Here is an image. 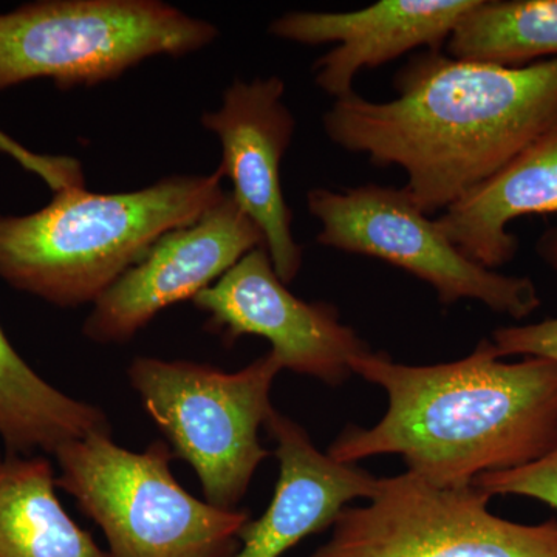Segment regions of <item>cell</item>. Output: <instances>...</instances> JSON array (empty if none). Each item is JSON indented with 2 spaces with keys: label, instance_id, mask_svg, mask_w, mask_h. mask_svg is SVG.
<instances>
[{
  "label": "cell",
  "instance_id": "277c9868",
  "mask_svg": "<svg viewBox=\"0 0 557 557\" xmlns=\"http://www.w3.org/2000/svg\"><path fill=\"white\" fill-rule=\"evenodd\" d=\"M57 485L101 528L109 557H234L249 515L190 496L171 471L170 446L121 448L100 432L57 450Z\"/></svg>",
  "mask_w": 557,
  "mask_h": 557
},
{
  "label": "cell",
  "instance_id": "7c38bea8",
  "mask_svg": "<svg viewBox=\"0 0 557 557\" xmlns=\"http://www.w3.org/2000/svg\"><path fill=\"white\" fill-rule=\"evenodd\" d=\"M480 0H381L347 13L293 11L271 22L276 38L338 44L314 64V83L336 100L354 94L355 78L409 51L442 50Z\"/></svg>",
  "mask_w": 557,
  "mask_h": 557
},
{
  "label": "cell",
  "instance_id": "2e32d148",
  "mask_svg": "<svg viewBox=\"0 0 557 557\" xmlns=\"http://www.w3.org/2000/svg\"><path fill=\"white\" fill-rule=\"evenodd\" d=\"M112 432L108 416L40 379L0 329V437L7 453L57 454L69 443Z\"/></svg>",
  "mask_w": 557,
  "mask_h": 557
},
{
  "label": "cell",
  "instance_id": "5bb4252c",
  "mask_svg": "<svg viewBox=\"0 0 557 557\" xmlns=\"http://www.w3.org/2000/svg\"><path fill=\"white\" fill-rule=\"evenodd\" d=\"M547 214H557V123L435 220L467 258L496 270L519 249L508 226Z\"/></svg>",
  "mask_w": 557,
  "mask_h": 557
},
{
  "label": "cell",
  "instance_id": "6da1fadb",
  "mask_svg": "<svg viewBox=\"0 0 557 557\" xmlns=\"http://www.w3.org/2000/svg\"><path fill=\"white\" fill-rule=\"evenodd\" d=\"M397 98L350 94L322 120L333 145L406 172L426 214L446 211L557 123V58L522 67L417 54L395 75Z\"/></svg>",
  "mask_w": 557,
  "mask_h": 557
},
{
  "label": "cell",
  "instance_id": "8fae6325",
  "mask_svg": "<svg viewBox=\"0 0 557 557\" xmlns=\"http://www.w3.org/2000/svg\"><path fill=\"white\" fill-rule=\"evenodd\" d=\"M285 83L277 76L234 81L222 106L201 123L219 138V174L230 178L234 201L262 231L265 248L285 285L302 267V247L292 234V209L281 185V164L296 120L284 102Z\"/></svg>",
  "mask_w": 557,
  "mask_h": 557
},
{
  "label": "cell",
  "instance_id": "30bf717a",
  "mask_svg": "<svg viewBox=\"0 0 557 557\" xmlns=\"http://www.w3.org/2000/svg\"><path fill=\"white\" fill-rule=\"evenodd\" d=\"M260 247H265L262 231L226 193L197 222L161 237L124 273L94 304L84 335L98 344L127 343L161 310L193 300Z\"/></svg>",
  "mask_w": 557,
  "mask_h": 557
},
{
  "label": "cell",
  "instance_id": "3957f363",
  "mask_svg": "<svg viewBox=\"0 0 557 557\" xmlns=\"http://www.w3.org/2000/svg\"><path fill=\"white\" fill-rule=\"evenodd\" d=\"M225 196L218 171L131 193L60 190L33 214L0 215V278L53 306L95 304L161 237Z\"/></svg>",
  "mask_w": 557,
  "mask_h": 557
},
{
  "label": "cell",
  "instance_id": "9a60e30c",
  "mask_svg": "<svg viewBox=\"0 0 557 557\" xmlns=\"http://www.w3.org/2000/svg\"><path fill=\"white\" fill-rule=\"evenodd\" d=\"M46 457L0 456V557H109L62 507Z\"/></svg>",
  "mask_w": 557,
  "mask_h": 557
},
{
  "label": "cell",
  "instance_id": "52a82bcc",
  "mask_svg": "<svg viewBox=\"0 0 557 557\" xmlns=\"http://www.w3.org/2000/svg\"><path fill=\"white\" fill-rule=\"evenodd\" d=\"M490 500L478 486L442 487L410 471L383 478L309 557H557V519L511 522Z\"/></svg>",
  "mask_w": 557,
  "mask_h": 557
},
{
  "label": "cell",
  "instance_id": "9c48e42d",
  "mask_svg": "<svg viewBox=\"0 0 557 557\" xmlns=\"http://www.w3.org/2000/svg\"><path fill=\"white\" fill-rule=\"evenodd\" d=\"M208 325L228 341L256 335L271 344L282 369L338 386L350 361L369 351L335 307L296 298L277 276L265 247L252 249L193 299Z\"/></svg>",
  "mask_w": 557,
  "mask_h": 557
},
{
  "label": "cell",
  "instance_id": "7a4b0ae2",
  "mask_svg": "<svg viewBox=\"0 0 557 557\" xmlns=\"http://www.w3.org/2000/svg\"><path fill=\"white\" fill-rule=\"evenodd\" d=\"M351 373L383 388L387 410L372 428H347L327 454L339 463L399 456L408 471L442 487L541 460L557 448V362L502 361L493 341L434 366L366 351Z\"/></svg>",
  "mask_w": 557,
  "mask_h": 557
},
{
  "label": "cell",
  "instance_id": "8992f818",
  "mask_svg": "<svg viewBox=\"0 0 557 557\" xmlns=\"http://www.w3.org/2000/svg\"><path fill=\"white\" fill-rule=\"evenodd\" d=\"M281 370L269 351L234 373L199 362L139 357L127 375L174 456L199 475L208 504L231 511L270 456L259 429L276 410L270 395Z\"/></svg>",
  "mask_w": 557,
  "mask_h": 557
},
{
  "label": "cell",
  "instance_id": "ac0fdd59",
  "mask_svg": "<svg viewBox=\"0 0 557 557\" xmlns=\"http://www.w3.org/2000/svg\"><path fill=\"white\" fill-rule=\"evenodd\" d=\"M536 249L542 260L557 271V226L539 237ZM493 344L500 357L522 355L525 358H547L557 362V318L494 330Z\"/></svg>",
  "mask_w": 557,
  "mask_h": 557
},
{
  "label": "cell",
  "instance_id": "d6986e66",
  "mask_svg": "<svg viewBox=\"0 0 557 557\" xmlns=\"http://www.w3.org/2000/svg\"><path fill=\"white\" fill-rule=\"evenodd\" d=\"M472 485L485 491L491 497L536 498L557 511V448L527 467L480 475Z\"/></svg>",
  "mask_w": 557,
  "mask_h": 557
},
{
  "label": "cell",
  "instance_id": "e0dca14e",
  "mask_svg": "<svg viewBox=\"0 0 557 557\" xmlns=\"http://www.w3.org/2000/svg\"><path fill=\"white\" fill-rule=\"evenodd\" d=\"M457 60L522 67L557 58V0H480L446 44Z\"/></svg>",
  "mask_w": 557,
  "mask_h": 557
},
{
  "label": "cell",
  "instance_id": "4fadbf2b",
  "mask_svg": "<svg viewBox=\"0 0 557 557\" xmlns=\"http://www.w3.org/2000/svg\"><path fill=\"white\" fill-rule=\"evenodd\" d=\"M276 442L278 480L273 500L239 533L234 557H282L311 534L332 528L358 498L375 496L380 479L357 465L339 463L313 445L306 429L277 410L265 423Z\"/></svg>",
  "mask_w": 557,
  "mask_h": 557
},
{
  "label": "cell",
  "instance_id": "ffe728a7",
  "mask_svg": "<svg viewBox=\"0 0 557 557\" xmlns=\"http://www.w3.org/2000/svg\"><path fill=\"white\" fill-rule=\"evenodd\" d=\"M0 152L17 161L24 170L38 175L53 193L72 188H86L83 166L73 157L42 156V153L32 152L2 131H0Z\"/></svg>",
  "mask_w": 557,
  "mask_h": 557
},
{
  "label": "cell",
  "instance_id": "5b68a950",
  "mask_svg": "<svg viewBox=\"0 0 557 557\" xmlns=\"http://www.w3.org/2000/svg\"><path fill=\"white\" fill-rule=\"evenodd\" d=\"M219 30L159 0H46L0 14V90L38 78L60 89L120 78L149 58L185 57Z\"/></svg>",
  "mask_w": 557,
  "mask_h": 557
},
{
  "label": "cell",
  "instance_id": "ba28073f",
  "mask_svg": "<svg viewBox=\"0 0 557 557\" xmlns=\"http://www.w3.org/2000/svg\"><path fill=\"white\" fill-rule=\"evenodd\" d=\"M307 207L321 223L319 245L408 271L431 285L443 306L478 300L515 319L541 307L530 277L507 276L467 258L405 188L311 189Z\"/></svg>",
  "mask_w": 557,
  "mask_h": 557
}]
</instances>
